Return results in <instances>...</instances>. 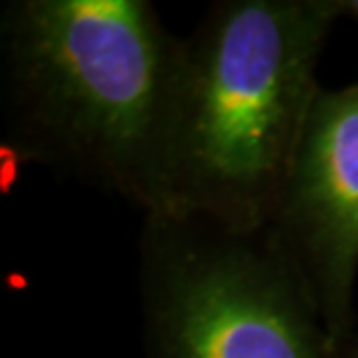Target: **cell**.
Instances as JSON below:
<instances>
[{"label":"cell","mask_w":358,"mask_h":358,"mask_svg":"<svg viewBox=\"0 0 358 358\" xmlns=\"http://www.w3.org/2000/svg\"><path fill=\"white\" fill-rule=\"evenodd\" d=\"M179 66L182 38L149 0H12L0 14L5 147L159 214Z\"/></svg>","instance_id":"cell-1"},{"label":"cell","mask_w":358,"mask_h":358,"mask_svg":"<svg viewBox=\"0 0 358 358\" xmlns=\"http://www.w3.org/2000/svg\"><path fill=\"white\" fill-rule=\"evenodd\" d=\"M138 293L147 358H331L312 286L270 226L147 214Z\"/></svg>","instance_id":"cell-3"},{"label":"cell","mask_w":358,"mask_h":358,"mask_svg":"<svg viewBox=\"0 0 358 358\" xmlns=\"http://www.w3.org/2000/svg\"><path fill=\"white\" fill-rule=\"evenodd\" d=\"M270 231L312 286L333 358L358 328V82L321 89Z\"/></svg>","instance_id":"cell-4"},{"label":"cell","mask_w":358,"mask_h":358,"mask_svg":"<svg viewBox=\"0 0 358 358\" xmlns=\"http://www.w3.org/2000/svg\"><path fill=\"white\" fill-rule=\"evenodd\" d=\"M335 0H219L182 38L166 210L270 226L317 103Z\"/></svg>","instance_id":"cell-2"},{"label":"cell","mask_w":358,"mask_h":358,"mask_svg":"<svg viewBox=\"0 0 358 358\" xmlns=\"http://www.w3.org/2000/svg\"><path fill=\"white\" fill-rule=\"evenodd\" d=\"M335 10L340 19L358 21V0H335Z\"/></svg>","instance_id":"cell-5"},{"label":"cell","mask_w":358,"mask_h":358,"mask_svg":"<svg viewBox=\"0 0 358 358\" xmlns=\"http://www.w3.org/2000/svg\"><path fill=\"white\" fill-rule=\"evenodd\" d=\"M333 358H358V328L354 331L352 338H349L345 345L333 354Z\"/></svg>","instance_id":"cell-6"}]
</instances>
